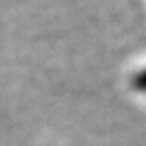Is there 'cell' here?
I'll return each instance as SVG.
<instances>
[{"label":"cell","instance_id":"cell-1","mask_svg":"<svg viewBox=\"0 0 146 146\" xmlns=\"http://www.w3.org/2000/svg\"><path fill=\"white\" fill-rule=\"evenodd\" d=\"M135 86L143 92H146V70H143L139 76H135Z\"/></svg>","mask_w":146,"mask_h":146}]
</instances>
